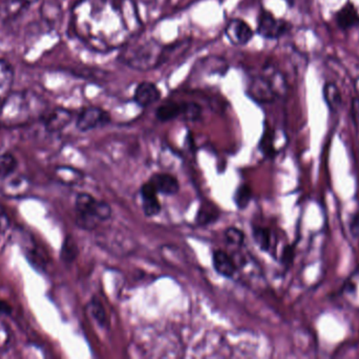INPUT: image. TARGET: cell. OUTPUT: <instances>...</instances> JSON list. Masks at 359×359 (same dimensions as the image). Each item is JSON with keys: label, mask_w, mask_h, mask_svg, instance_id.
<instances>
[{"label": "cell", "mask_w": 359, "mask_h": 359, "mask_svg": "<svg viewBox=\"0 0 359 359\" xmlns=\"http://www.w3.org/2000/svg\"><path fill=\"white\" fill-rule=\"evenodd\" d=\"M335 21L339 29L343 31H349L359 25V12L352 2H347L345 6H341L337 14Z\"/></svg>", "instance_id": "4fadbf2b"}, {"label": "cell", "mask_w": 359, "mask_h": 359, "mask_svg": "<svg viewBox=\"0 0 359 359\" xmlns=\"http://www.w3.org/2000/svg\"><path fill=\"white\" fill-rule=\"evenodd\" d=\"M170 51L151 38H133L122 48L120 61L139 71H149L163 63Z\"/></svg>", "instance_id": "7a4b0ae2"}, {"label": "cell", "mask_w": 359, "mask_h": 359, "mask_svg": "<svg viewBox=\"0 0 359 359\" xmlns=\"http://www.w3.org/2000/svg\"><path fill=\"white\" fill-rule=\"evenodd\" d=\"M38 0H6V12L8 16H17L25 8L37 2Z\"/></svg>", "instance_id": "cb8c5ba5"}, {"label": "cell", "mask_w": 359, "mask_h": 359, "mask_svg": "<svg viewBox=\"0 0 359 359\" xmlns=\"http://www.w3.org/2000/svg\"><path fill=\"white\" fill-rule=\"evenodd\" d=\"M141 200H142V209L145 216L151 217L157 216L161 213L162 207L160 204L159 198H158V192L151 183H145L140 189Z\"/></svg>", "instance_id": "30bf717a"}, {"label": "cell", "mask_w": 359, "mask_h": 359, "mask_svg": "<svg viewBox=\"0 0 359 359\" xmlns=\"http://www.w3.org/2000/svg\"><path fill=\"white\" fill-rule=\"evenodd\" d=\"M161 98V92L159 88L153 82H141L137 86L134 93V100L140 107H151L154 103H157Z\"/></svg>", "instance_id": "8fae6325"}, {"label": "cell", "mask_w": 359, "mask_h": 359, "mask_svg": "<svg viewBox=\"0 0 359 359\" xmlns=\"http://www.w3.org/2000/svg\"><path fill=\"white\" fill-rule=\"evenodd\" d=\"M140 1L143 2V4H154L157 0H140Z\"/></svg>", "instance_id": "4dcf8cb0"}, {"label": "cell", "mask_w": 359, "mask_h": 359, "mask_svg": "<svg viewBox=\"0 0 359 359\" xmlns=\"http://www.w3.org/2000/svg\"><path fill=\"white\" fill-rule=\"evenodd\" d=\"M324 97L327 105L333 111H337L341 105V94L334 84H327L324 88Z\"/></svg>", "instance_id": "d6986e66"}, {"label": "cell", "mask_w": 359, "mask_h": 359, "mask_svg": "<svg viewBox=\"0 0 359 359\" xmlns=\"http://www.w3.org/2000/svg\"><path fill=\"white\" fill-rule=\"evenodd\" d=\"M79 254V249H78L76 240L72 236H67L63 242L62 248H61V259L63 263H74Z\"/></svg>", "instance_id": "ac0fdd59"}, {"label": "cell", "mask_w": 359, "mask_h": 359, "mask_svg": "<svg viewBox=\"0 0 359 359\" xmlns=\"http://www.w3.org/2000/svg\"><path fill=\"white\" fill-rule=\"evenodd\" d=\"M252 192L248 185H241L233 195V202L238 210H245L249 206Z\"/></svg>", "instance_id": "ffe728a7"}, {"label": "cell", "mask_w": 359, "mask_h": 359, "mask_svg": "<svg viewBox=\"0 0 359 359\" xmlns=\"http://www.w3.org/2000/svg\"><path fill=\"white\" fill-rule=\"evenodd\" d=\"M289 23L284 19L276 18L271 13L262 11L257 21V33L268 39H278L289 31Z\"/></svg>", "instance_id": "52a82bcc"}, {"label": "cell", "mask_w": 359, "mask_h": 359, "mask_svg": "<svg viewBox=\"0 0 359 359\" xmlns=\"http://www.w3.org/2000/svg\"><path fill=\"white\" fill-rule=\"evenodd\" d=\"M8 341H10V334H8L6 325H4V322L0 320V349L6 348V345L8 344Z\"/></svg>", "instance_id": "83f0119b"}, {"label": "cell", "mask_w": 359, "mask_h": 359, "mask_svg": "<svg viewBox=\"0 0 359 359\" xmlns=\"http://www.w3.org/2000/svg\"><path fill=\"white\" fill-rule=\"evenodd\" d=\"M219 218V211L215 204L204 202L196 213V223L198 226H208L215 223Z\"/></svg>", "instance_id": "e0dca14e"}, {"label": "cell", "mask_w": 359, "mask_h": 359, "mask_svg": "<svg viewBox=\"0 0 359 359\" xmlns=\"http://www.w3.org/2000/svg\"><path fill=\"white\" fill-rule=\"evenodd\" d=\"M111 122V116L98 107H88L82 110L76 120V126L81 132L103 128Z\"/></svg>", "instance_id": "8992f818"}, {"label": "cell", "mask_w": 359, "mask_h": 359, "mask_svg": "<svg viewBox=\"0 0 359 359\" xmlns=\"http://www.w3.org/2000/svg\"><path fill=\"white\" fill-rule=\"evenodd\" d=\"M76 223L83 230L96 229L97 226L111 218V206L93 197L90 194L80 193L75 202Z\"/></svg>", "instance_id": "277c9868"}, {"label": "cell", "mask_w": 359, "mask_h": 359, "mask_svg": "<svg viewBox=\"0 0 359 359\" xmlns=\"http://www.w3.org/2000/svg\"><path fill=\"white\" fill-rule=\"evenodd\" d=\"M14 78V70L8 61L0 59V89L10 86Z\"/></svg>", "instance_id": "484cf974"}, {"label": "cell", "mask_w": 359, "mask_h": 359, "mask_svg": "<svg viewBox=\"0 0 359 359\" xmlns=\"http://www.w3.org/2000/svg\"><path fill=\"white\" fill-rule=\"evenodd\" d=\"M8 229V218L4 214V213L0 212V236L2 234L6 233V230Z\"/></svg>", "instance_id": "f1b7e54d"}, {"label": "cell", "mask_w": 359, "mask_h": 359, "mask_svg": "<svg viewBox=\"0 0 359 359\" xmlns=\"http://www.w3.org/2000/svg\"><path fill=\"white\" fill-rule=\"evenodd\" d=\"M149 183L155 188L158 194H162V195H175L180 190L178 179L168 173H156L149 179Z\"/></svg>", "instance_id": "7c38bea8"}, {"label": "cell", "mask_w": 359, "mask_h": 359, "mask_svg": "<svg viewBox=\"0 0 359 359\" xmlns=\"http://www.w3.org/2000/svg\"><path fill=\"white\" fill-rule=\"evenodd\" d=\"M88 308H90V314H92L93 318H95V320L98 322L99 326L102 327V328L107 327V312H105L104 307H103L101 301H99L98 299H96V297H94V299L90 301V305H88Z\"/></svg>", "instance_id": "7402d4cb"}, {"label": "cell", "mask_w": 359, "mask_h": 359, "mask_svg": "<svg viewBox=\"0 0 359 359\" xmlns=\"http://www.w3.org/2000/svg\"><path fill=\"white\" fill-rule=\"evenodd\" d=\"M253 240L262 251H269L271 247V232L266 228L253 227Z\"/></svg>", "instance_id": "44dd1931"}, {"label": "cell", "mask_w": 359, "mask_h": 359, "mask_svg": "<svg viewBox=\"0 0 359 359\" xmlns=\"http://www.w3.org/2000/svg\"><path fill=\"white\" fill-rule=\"evenodd\" d=\"M212 263L215 271L225 278H233L238 271L233 259L225 251L215 250L212 254Z\"/></svg>", "instance_id": "5bb4252c"}, {"label": "cell", "mask_w": 359, "mask_h": 359, "mask_svg": "<svg viewBox=\"0 0 359 359\" xmlns=\"http://www.w3.org/2000/svg\"><path fill=\"white\" fill-rule=\"evenodd\" d=\"M202 110L200 105L196 103H185V109H184L183 116L186 120H196L201 116Z\"/></svg>", "instance_id": "4316f807"}, {"label": "cell", "mask_w": 359, "mask_h": 359, "mask_svg": "<svg viewBox=\"0 0 359 359\" xmlns=\"http://www.w3.org/2000/svg\"><path fill=\"white\" fill-rule=\"evenodd\" d=\"M225 35L233 46H245L252 39L253 30L243 19L233 18L226 25Z\"/></svg>", "instance_id": "ba28073f"}, {"label": "cell", "mask_w": 359, "mask_h": 359, "mask_svg": "<svg viewBox=\"0 0 359 359\" xmlns=\"http://www.w3.org/2000/svg\"><path fill=\"white\" fill-rule=\"evenodd\" d=\"M224 238L226 242L231 246L242 247L245 242V234L238 228L230 227L224 232Z\"/></svg>", "instance_id": "d4e9b609"}, {"label": "cell", "mask_w": 359, "mask_h": 359, "mask_svg": "<svg viewBox=\"0 0 359 359\" xmlns=\"http://www.w3.org/2000/svg\"><path fill=\"white\" fill-rule=\"evenodd\" d=\"M71 23L76 37L100 53L123 48L142 27L133 0H79L72 10Z\"/></svg>", "instance_id": "6da1fadb"}, {"label": "cell", "mask_w": 359, "mask_h": 359, "mask_svg": "<svg viewBox=\"0 0 359 359\" xmlns=\"http://www.w3.org/2000/svg\"><path fill=\"white\" fill-rule=\"evenodd\" d=\"M73 120V113L63 107H57L42 116V122L48 132L57 133L67 128Z\"/></svg>", "instance_id": "9c48e42d"}, {"label": "cell", "mask_w": 359, "mask_h": 359, "mask_svg": "<svg viewBox=\"0 0 359 359\" xmlns=\"http://www.w3.org/2000/svg\"><path fill=\"white\" fill-rule=\"evenodd\" d=\"M184 109H185V103H178L170 101L158 107L156 117L162 122H170L180 116H183Z\"/></svg>", "instance_id": "9a60e30c"}, {"label": "cell", "mask_w": 359, "mask_h": 359, "mask_svg": "<svg viewBox=\"0 0 359 359\" xmlns=\"http://www.w3.org/2000/svg\"><path fill=\"white\" fill-rule=\"evenodd\" d=\"M54 176L59 183L67 185H78L83 178V174L80 171L67 166H59L55 168Z\"/></svg>", "instance_id": "2e32d148"}, {"label": "cell", "mask_w": 359, "mask_h": 359, "mask_svg": "<svg viewBox=\"0 0 359 359\" xmlns=\"http://www.w3.org/2000/svg\"><path fill=\"white\" fill-rule=\"evenodd\" d=\"M286 78L272 65H267L259 75L252 78L248 86V95L259 103H270L287 93Z\"/></svg>", "instance_id": "3957f363"}, {"label": "cell", "mask_w": 359, "mask_h": 359, "mask_svg": "<svg viewBox=\"0 0 359 359\" xmlns=\"http://www.w3.org/2000/svg\"><path fill=\"white\" fill-rule=\"evenodd\" d=\"M17 168V160L12 154L6 153L0 156V178L6 179L12 175Z\"/></svg>", "instance_id": "603a6c76"}, {"label": "cell", "mask_w": 359, "mask_h": 359, "mask_svg": "<svg viewBox=\"0 0 359 359\" xmlns=\"http://www.w3.org/2000/svg\"><path fill=\"white\" fill-rule=\"evenodd\" d=\"M0 116L8 122H17L29 116V98L25 93H12L2 105Z\"/></svg>", "instance_id": "5b68a950"}, {"label": "cell", "mask_w": 359, "mask_h": 359, "mask_svg": "<svg viewBox=\"0 0 359 359\" xmlns=\"http://www.w3.org/2000/svg\"><path fill=\"white\" fill-rule=\"evenodd\" d=\"M352 114H353L354 119L359 126V98H354L352 103Z\"/></svg>", "instance_id": "f546056e"}]
</instances>
